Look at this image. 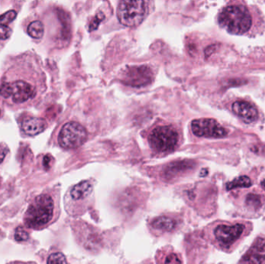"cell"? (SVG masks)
I'll return each instance as SVG.
<instances>
[{
  "label": "cell",
  "instance_id": "obj_24",
  "mask_svg": "<svg viewBox=\"0 0 265 264\" xmlns=\"http://www.w3.org/2000/svg\"><path fill=\"white\" fill-rule=\"evenodd\" d=\"M50 160H51V157H50V156H46L45 158H44V165L46 167H48V166H49L48 164L50 163Z\"/></svg>",
  "mask_w": 265,
  "mask_h": 264
},
{
  "label": "cell",
  "instance_id": "obj_1",
  "mask_svg": "<svg viewBox=\"0 0 265 264\" xmlns=\"http://www.w3.org/2000/svg\"><path fill=\"white\" fill-rule=\"evenodd\" d=\"M15 62L0 82V99L12 107L31 106L41 89L37 72L33 68V57L22 55Z\"/></svg>",
  "mask_w": 265,
  "mask_h": 264
},
{
  "label": "cell",
  "instance_id": "obj_9",
  "mask_svg": "<svg viewBox=\"0 0 265 264\" xmlns=\"http://www.w3.org/2000/svg\"><path fill=\"white\" fill-rule=\"evenodd\" d=\"M245 230V226L240 223L235 225H219L213 231L216 242L225 249H228L240 239Z\"/></svg>",
  "mask_w": 265,
  "mask_h": 264
},
{
  "label": "cell",
  "instance_id": "obj_27",
  "mask_svg": "<svg viewBox=\"0 0 265 264\" xmlns=\"http://www.w3.org/2000/svg\"><path fill=\"white\" fill-rule=\"evenodd\" d=\"M0 116H1V110H0Z\"/></svg>",
  "mask_w": 265,
  "mask_h": 264
},
{
  "label": "cell",
  "instance_id": "obj_26",
  "mask_svg": "<svg viewBox=\"0 0 265 264\" xmlns=\"http://www.w3.org/2000/svg\"><path fill=\"white\" fill-rule=\"evenodd\" d=\"M261 186L265 191V177L262 180V182H261Z\"/></svg>",
  "mask_w": 265,
  "mask_h": 264
},
{
  "label": "cell",
  "instance_id": "obj_6",
  "mask_svg": "<svg viewBox=\"0 0 265 264\" xmlns=\"http://www.w3.org/2000/svg\"><path fill=\"white\" fill-rule=\"evenodd\" d=\"M88 137L86 129L76 122L64 125L58 135V143L64 149H76L81 147Z\"/></svg>",
  "mask_w": 265,
  "mask_h": 264
},
{
  "label": "cell",
  "instance_id": "obj_18",
  "mask_svg": "<svg viewBox=\"0 0 265 264\" xmlns=\"http://www.w3.org/2000/svg\"><path fill=\"white\" fill-rule=\"evenodd\" d=\"M252 185L251 180L247 176H240L227 183V189L228 191L233 190L239 188H250Z\"/></svg>",
  "mask_w": 265,
  "mask_h": 264
},
{
  "label": "cell",
  "instance_id": "obj_17",
  "mask_svg": "<svg viewBox=\"0 0 265 264\" xmlns=\"http://www.w3.org/2000/svg\"><path fill=\"white\" fill-rule=\"evenodd\" d=\"M28 33L33 39H41L44 36V27L39 20H34L28 26Z\"/></svg>",
  "mask_w": 265,
  "mask_h": 264
},
{
  "label": "cell",
  "instance_id": "obj_20",
  "mask_svg": "<svg viewBox=\"0 0 265 264\" xmlns=\"http://www.w3.org/2000/svg\"><path fill=\"white\" fill-rule=\"evenodd\" d=\"M47 264H67L66 257L60 252L51 253L47 258Z\"/></svg>",
  "mask_w": 265,
  "mask_h": 264
},
{
  "label": "cell",
  "instance_id": "obj_19",
  "mask_svg": "<svg viewBox=\"0 0 265 264\" xmlns=\"http://www.w3.org/2000/svg\"><path fill=\"white\" fill-rule=\"evenodd\" d=\"M262 197L259 195L256 194H249L246 198V204L247 206L252 208L253 209L257 210L262 206Z\"/></svg>",
  "mask_w": 265,
  "mask_h": 264
},
{
  "label": "cell",
  "instance_id": "obj_5",
  "mask_svg": "<svg viewBox=\"0 0 265 264\" xmlns=\"http://www.w3.org/2000/svg\"><path fill=\"white\" fill-rule=\"evenodd\" d=\"M178 140V132L171 126H159L148 136L150 146L158 153L171 152L176 148Z\"/></svg>",
  "mask_w": 265,
  "mask_h": 264
},
{
  "label": "cell",
  "instance_id": "obj_10",
  "mask_svg": "<svg viewBox=\"0 0 265 264\" xmlns=\"http://www.w3.org/2000/svg\"><path fill=\"white\" fill-rule=\"evenodd\" d=\"M240 264H265V239L257 238L243 255Z\"/></svg>",
  "mask_w": 265,
  "mask_h": 264
},
{
  "label": "cell",
  "instance_id": "obj_11",
  "mask_svg": "<svg viewBox=\"0 0 265 264\" xmlns=\"http://www.w3.org/2000/svg\"><path fill=\"white\" fill-rule=\"evenodd\" d=\"M232 110L236 116L247 124L254 123L258 119V111L256 107L244 100L235 101L232 104Z\"/></svg>",
  "mask_w": 265,
  "mask_h": 264
},
{
  "label": "cell",
  "instance_id": "obj_15",
  "mask_svg": "<svg viewBox=\"0 0 265 264\" xmlns=\"http://www.w3.org/2000/svg\"><path fill=\"white\" fill-rule=\"evenodd\" d=\"M151 226L155 231L166 232V231H171L176 228L177 223L174 219L163 215L154 219L151 222Z\"/></svg>",
  "mask_w": 265,
  "mask_h": 264
},
{
  "label": "cell",
  "instance_id": "obj_12",
  "mask_svg": "<svg viewBox=\"0 0 265 264\" xmlns=\"http://www.w3.org/2000/svg\"><path fill=\"white\" fill-rule=\"evenodd\" d=\"M93 192V184L89 181H83L74 185L67 196L71 201L79 203L89 198Z\"/></svg>",
  "mask_w": 265,
  "mask_h": 264
},
{
  "label": "cell",
  "instance_id": "obj_25",
  "mask_svg": "<svg viewBox=\"0 0 265 264\" xmlns=\"http://www.w3.org/2000/svg\"><path fill=\"white\" fill-rule=\"evenodd\" d=\"M8 264H34L33 263H24V262H13L9 263Z\"/></svg>",
  "mask_w": 265,
  "mask_h": 264
},
{
  "label": "cell",
  "instance_id": "obj_8",
  "mask_svg": "<svg viewBox=\"0 0 265 264\" xmlns=\"http://www.w3.org/2000/svg\"><path fill=\"white\" fill-rule=\"evenodd\" d=\"M193 133L199 137L223 138L228 135L227 129L213 119L203 118L195 120L191 123Z\"/></svg>",
  "mask_w": 265,
  "mask_h": 264
},
{
  "label": "cell",
  "instance_id": "obj_21",
  "mask_svg": "<svg viewBox=\"0 0 265 264\" xmlns=\"http://www.w3.org/2000/svg\"><path fill=\"white\" fill-rule=\"evenodd\" d=\"M14 238L17 242H24L29 239V234L22 227H19L16 230L14 234Z\"/></svg>",
  "mask_w": 265,
  "mask_h": 264
},
{
  "label": "cell",
  "instance_id": "obj_3",
  "mask_svg": "<svg viewBox=\"0 0 265 264\" xmlns=\"http://www.w3.org/2000/svg\"><path fill=\"white\" fill-rule=\"evenodd\" d=\"M218 21L222 28L236 35L247 33L253 22L248 9L242 5L226 6L219 14Z\"/></svg>",
  "mask_w": 265,
  "mask_h": 264
},
{
  "label": "cell",
  "instance_id": "obj_16",
  "mask_svg": "<svg viewBox=\"0 0 265 264\" xmlns=\"http://www.w3.org/2000/svg\"><path fill=\"white\" fill-rule=\"evenodd\" d=\"M159 264H182V260L178 253L174 251H164L159 253Z\"/></svg>",
  "mask_w": 265,
  "mask_h": 264
},
{
  "label": "cell",
  "instance_id": "obj_2",
  "mask_svg": "<svg viewBox=\"0 0 265 264\" xmlns=\"http://www.w3.org/2000/svg\"><path fill=\"white\" fill-rule=\"evenodd\" d=\"M56 201L50 194H42L35 198L24 215L28 228L40 230L51 224L56 214Z\"/></svg>",
  "mask_w": 265,
  "mask_h": 264
},
{
  "label": "cell",
  "instance_id": "obj_22",
  "mask_svg": "<svg viewBox=\"0 0 265 264\" xmlns=\"http://www.w3.org/2000/svg\"><path fill=\"white\" fill-rule=\"evenodd\" d=\"M104 19H105V16H104L103 13H98L92 20L91 24L89 25V31H93L94 30H97L99 26L100 23L102 22Z\"/></svg>",
  "mask_w": 265,
  "mask_h": 264
},
{
  "label": "cell",
  "instance_id": "obj_14",
  "mask_svg": "<svg viewBox=\"0 0 265 264\" xmlns=\"http://www.w3.org/2000/svg\"><path fill=\"white\" fill-rule=\"evenodd\" d=\"M17 13L15 10H9L0 16V40H6L12 34V28L9 24L17 17Z\"/></svg>",
  "mask_w": 265,
  "mask_h": 264
},
{
  "label": "cell",
  "instance_id": "obj_13",
  "mask_svg": "<svg viewBox=\"0 0 265 264\" xmlns=\"http://www.w3.org/2000/svg\"><path fill=\"white\" fill-rule=\"evenodd\" d=\"M47 123L41 118L28 117L21 122L20 128L26 136H34L45 131Z\"/></svg>",
  "mask_w": 265,
  "mask_h": 264
},
{
  "label": "cell",
  "instance_id": "obj_23",
  "mask_svg": "<svg viewBox=\"0 0 265 264\" xmlns=\"http://www.w3.org/2000/svg\"><path fill=\"white\" fill-rule=\"evenodd\" d=\"M8 153V149L5 146H0V165L2 163L6 154Z\"/></svg>",
  "mask_w": 265,
  "mask_h": 264
},
{
  "label": "cell",
  "instance_id": "obj_7",
  "mask_svg": "<svg viewBox=\"0 0 265 264\" xmlns=\"http://www.w3.org/2000/svg\"><path fill=\"white\" fill-rule=\"evenodd\" d=\"M120 82L133 88L145 87L154 80L152 69L147 66H127L120 74Z\"/></svg>",
  "mask_w": 265,
  "mask_h": 264
},
{
  "label": "cell",
  "instance_id": "obj_4",
  "mask_svg": "<svg viewBox=\"0 0 265 264\" xmlns=\"http://www.w3.org/2000/svg\"><path fill=\"white\" fill-rule=\"evenodd\" d=\"M148 12L144 1H121L116 9V15L120 24L133 28L140 25Z\"/></svg>",
  "mask_w": 265,
  "mask_h": 264
}]
</instances>
